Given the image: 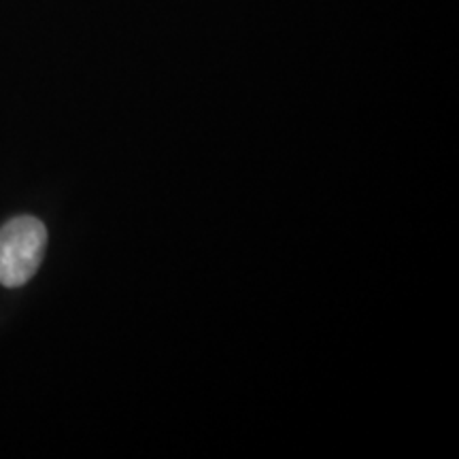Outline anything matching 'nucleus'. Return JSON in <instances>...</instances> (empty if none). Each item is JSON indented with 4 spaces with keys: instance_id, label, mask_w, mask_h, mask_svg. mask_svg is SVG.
Returning <instances> with one entry per match:
<instances>
[{
    "instance_id": "nucleus-1",
    "label": "nucleus",
    "mask_w": 459,
    "mask_h": 459,
    "mask_svg": "<svg viewBox=\"0 0 459 459\" xmlns=\"http://www.w3.org/2000/svg\"><path fill=\"white\" fill-rule=\"evenodd\" d=\"M48 230L37 217L22 215L0 228V283L22 287L41 266Z\"/></svg>"
}]
</instances>
